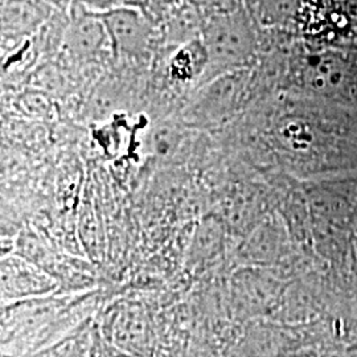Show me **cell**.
Returning <instances> with one entry per match:
<instances>
[{"instance_id":"9c48e42d","label":"cell","mask_w":357,"mask_h":357,"mask_svg":"<svg viewBox=\"0 0 357 357\" xmlns=\"http://www.w3.org/2000/svg\"><path fill=\"white\" fill-rule=\"evenodd\" d=\"M301 6L302 0H264L262 13L266 20L277 23L299 13Z\"/></svg>"},{"instance_id":"52a82bcc","label":"cell","mask_w":357,"mask_h":357,"mask_svg":"<svg viewBox=\"0 0 357 357\" xmlns=\"http://www.w3.org/2000/svg\"><path fill=\"white\" fill-rule=\"evenodd\" d=\"M344 63L342 57L332 53L312 56L307 61L306 76L317 88H333L339 85L347 73Z\"/></svg>"},{"instance_id":"7a4b0ae2","label":"cell","mask_w":357,"mask_h":357,"mask_svg":"<svg viewBox=\"0 0 357 357\" xmlns=\"http://www.w3.org/2000/svg\"><path fill=\"white\" fill-rule=\"evenodd\" d=\"M102 20L115 59H138L153 41V19L139 6H123L97 13Z\"/></svg>"},{"instance_id":"6da1fadb","label":"cell","mask_w":357,"mask_h":357,"mask_svg":"<svg viewBox=\"0 0 357 357\" xmlns=\"http://www.w3.org/2000/svg\"><path fill=\"white\" fill-rule=\"evenodd\" d=\"M202 43L206 53V68L200 79L202 84L240 72L255 53V33L246 16L238 8L206 17Z\"/></svg>"},{"instance_id":"3957f363","label":"cell","mask_w":357,"mask_h":357,"mask_svg":"<svg viewBox=\"0 0 357 357\" xmlns=\"http://www.w3.org/2000/svg\"><path fill=\"white\" fill-rule=\"evenodd\" d=\"M299 15L314 38L357 40V0H302Z\"/></svg>"},{"instance_id":"ba28073f","label":"cell","mask_w":357,"mask_h":357,"mask_svg":"<svg viewBox=\"0 0 357 357\" xmlns=\"http://www.w3.org/2000/svg\"><path fill=\"white\" fill-rule=\"evenodd\" d=\"M3 29L24 33L36 28L43 19V11L33 0H11L3 6Z\"/></svg>"},{"instance_id":"5b68a950","label":"cell","mask_w":357,"mask_h":357,"mask_svg":"<svg viewBox=\"0 0 357 357\" xmlns=\"http://www.w3.org/2000/svg\"><path fill=\"white\" fill-rule=\"evenodd\" d=\"M205 22L206 17L199 7L190 0H183L159 23L163 43L167 47L178 50L183 45L202 40Z\"/></svg>"},{"instance_id":"8992f818","label":"cell","mask_w":357,"mask_h":357,"mask_svg":"<svg viewBox=\"0 0 357 357\" xmlns=\"http://www.w3.org/2000/svg\"><path fill=\"white\" fill-rule=\"evenodd\" d=\"M206 53L202 40L193 41L176 50L171 59V75L180 81H188L204 76Z\"/></svg>"},{"instance_id":"277c9868","label":"cell","mask_w":357,"mask_h":357,"mask_svg":"<svg viewBox=\"0 0 357 357\" xmlns=\"http://www.w3.org/2000/svg\"><path fill=\"white\" fill-rule=\"evenodd\" d=\"M66 45L79 59H90L110 47L107 32L98 13L73 0L70 7V24L68 28Z\"/></svg>"},{"instance_id":"8fae6325","label":"cell","mask_w":357,"mask_h":357,"mask_svg":"<svg viewBox=\"0 0 357 357\" xmlns=\"http://www.w3.org/2000/svg\"><path fill=\"white\" fill-rule=\"evenodd\" d=\"M190 1L203 11L205 17L218 15V13H230L237 8V4L234 0H190Z\"/></svg>"},{"instance_id":"7c38bea8","label":"cell","mask_w":357,"mask_h":357,"mask_svg":"<svg viewBox=\"0 0 357 357\" xmlns=\"http://www.w3.org/2000/svg\"><path fill=\"white\" fill-rule=\"evenodd\" d=\"M91 11L103 13L123 6H138V0H78Z\"/></svg>"},{"instance_id":"4fadbf2b","label":"cell","mask_w":357,"mask_h":357,"mask_svg":"<svg viewBox=\"0 0 357 357\" xmlns=\"http://www.w3.org/2000/svg\"><path fill=\"white\" fill-rule=\"evenodd\" d=\"M52 1H56V3H66L68 0H52Z\"/></svg>"},{"instance_id":"30bf717a","label":"cell","mask_w":357,"mask_h":357,"mask_svg":"<svg viewBox=\"0 0 357 357\" xmlns=\"http://www.w3.org/2000/svg\"><path fill=\"white\" fill-rule=\"evenodd\" d=\"M183 0H138V6L147 13L153 23L159 24L167 13H171Z\"/></svg>"}]
</instances>
